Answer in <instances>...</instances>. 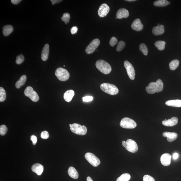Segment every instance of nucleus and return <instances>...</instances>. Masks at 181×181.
Returning <instances> with one entry per match:
<instances>
[{"label": "nucleus", "mask_w": 181, "mask_h": 181, "mask_svg": "<svg viewBox=\"0 0 181 181\" xmlns=\"http://www.w3.org/2000/svg\"><path fill=\"white\" fill-rule=\"evenodd\" d=\"M163 83L162 80L158 79L156 82H151L146 87V90L148 94H154L156 92H161L163 89Z\"/></svg>", "instance_id": "1"}, {"label": "nucleus", "mask_w": 181, "mask_h": 181, "mask_svg": "<svg viewBox=\"0 0 181 181\" xmlns=\"http://www.w3.org/2000/svg\"><path fill=\"white\" fill-rule=\"evenodd\" d=\"M96 66L99 70L104 74H108L112 70L110 65L103 60H99L97 61Z\"/></svg>", "instance_id": "2"}, {"label": "nucleus", "mask_w": 181, "mask_h": 181, "mask_svg": "<svg viewBox=\"0 0 181 181\" xmlns=\"http://www.w3.org/2000/svg\"><path fill=\"white\" fill-rule=\"evenodd\" d=\"M100 88L103 91L110 95H116L119 92L118 88L116 86L109 83H103L101 84L100 85Z\"/></svg>", "instance_id": "3"}, {"label": "nucleus", "mask_w": 181, "mask_h": 181, "mask_svg": "<svg viewBox=\"0 0 181 181\" xmlns=\"http://www.w3.org/2000/svg\"><path fill=\"white\" fill-rule=\"evenodd\" d=\"M71 131L75 134L79 135H85L87 133V127L85 125H81L78 123L69 124Z\"/></svg>", "instance_id": "4"}, {"label": "nucleus", "mask_w": 181, "mask_h": 181, "mask_svg": "<svg viewBox=\"0 0 181 181\" xmlns=\"http://www.w3.org/2000/svg\"><path fill=\"white\" fill-rule=\"evenodd\" d=\"M122 144L127 151L131 153H136L138 150L137 143L132 139H128L126 142L122 141Z\"/></svg>", "instance_id": "5"}, {"label": "nucleus", "mask_w": 181, "mask_h": 181, "mask_svg": "<svg viewBox=\"0 0 181 181\" xmlns=\"http://www.w3.org/2000/svg\"><path fill=\"white\" fill-rule=\"evenodd\" d=\"M55 75L58 79L61 81H65L69 79V72L65 69L59 67L55 72Z\"/></svg>", "instance_id": "6"}, {"label": "nucleus", "mask_w": 181, "mask_h": 181, "mask_svg": "<svg viewBox=\"0 0 181 181\" xmlns=\"http://www.w3.org/2000/svg\"><path fill=\"white\" fill-rule=\"evenodd\" d=\"M120 125L122 128L127 129H134L137 126L135 121L128 118H123L120 121Z\"/></svg>", "instance_id": "7"}, {"label": "nucleus", "mask_w": 181, "mask_h": 181, "mask_svg": "<svg viewBox=\"0 0 181 181\" xmlns=\"http://www.w3.org/2000/svg\"><path fill=\"white\" fill-rule=\"evenodd\" d=\"M24 94L33 101L37 102L39 99L38 94L30 86H28L24 90Z\"/></svg>", "instance_id": "8"}, {"label": "nucleus", "mask_w": 181, "mask_h": 181, "mask_svg": "<svg viewBox=\"0 0 181 181\" xmlns=\"http://www.w3.org/2000/svg\"><path fill=\"white\" fill-rule=\"evenodd\" d=\"M86 159L89 163L94 167H97L100 164V160L93 154L86 153L85 156Z\"/></svg>", "instance_id": "9"}, {"label": "nucleus", "mask_w": 181, "mask_h": 181, "mask_svg": "<svg viewBox=\"0 0 181 181\" xmlns=\"http://www.w3.org/2000/svg\"><path fill=\"white\" fill-rule=\"evenodd\" d=\"M100 44V41L99 39H94L86 48V53L88 54H92L95 51Z\"/></svg>", "instance_id": "10"}, {"label": "nucleus", "mask_w": 181, "mask_h": 181, "mask_svg": "<svg viewBox=\"0 0 181 181\" xmlns=\"http://www.w3.org/2000/svg\"><path fill=\"white\" fill-rule=\"evenodd\" d=\"M124 66L126 69L127 75L131 80H133L135 79V72L134 67L132 64L128 61L124 62Z\"/></svg>", "instance_id": "11"}, {"label": "nucleus", "mask_w": 181, "mask_h": 181, "mask_svg": "<svg viewBox=\"0 0 181 181\" xmlns=\"http://www.w3.org/2000/svg\"><path fill=\"white\" fill-rule=\"evenodd\" d=\"M110 11V8L105 3L102 4L98 10V15L100 17H104L108 15Z\"/></svg>", "instance_id": "12"}, {"label": "nucleus", "mask_w": 181, "mask_h": 181, "mask_svg": "<svg viewBox=\"0 0 181 181\" xmlns=\"http://www.w3.org/2000/svg\"><path fill=\"white\" fill-rule=\"evenodd\" d=\"M131 27L133 30L137 31H140L143 29L144 26L141 20L139 18H137L133 21Z\"/></svg>", "instance_id": "13"}, {"label": "nucleus", "mask_w": 181, "mask_h": 181, "mask_svg": "<svg viewBox=\"0 0 181 181\" xmlns=\"http://www.w3.org/2000/svg\"><path fill=\"white\" fill-rule=\"evenodd\" d=\"M171 156L169 154L165 153L163 154L160 158V160L162 165L168 166L171 163Z\"/></svg>", "instance_id": "14"}, {"label": "nucleus", "mask_w": 181, "mask_h": 181, "mask_svg": "<svg viewBox=\"0 0 181 181\" xmlns=\"http://www.w3.org/2000/svg\"><path fill=\"white\" fill-rule=\"evenodd\" d=\"M178 119L176 117H173L171 118L162 122V124L166 127H173L178 124Z\"/></svg>", "instance_id": "15"}, {"label": "nucleus", "mask_w": 181, "mask_h": 181, "mask_svg": "<svg viewBox=\"0 0 181 181\" xmlns=\"http://www.w3.org/2000/svg\"><path fill=\"white\" fill-rule=\"evenodd\" d=\"M163 136L164 137L167 138L168 142H171L177 138L178 135L177 133L174 132H166L163 133Z\"/></svg>", "instance_id": "16"}, {"label": "nucleus", "mask_w": 181, "mask_h": 181, "mask_svg": "<svg viewBox=\"0 0 181 181\" xmlns=\"http://www.w3.org/2000/svg\"><path fill=\"white\" fill-rule=\"evenodd\" d=\"M32 170L33 172L35 173L38 176L42 174L44 170V167L41 164L36 163L32 166Z\"/></svg>", "instance_id": "17"}, {"label": "nucleus", "mask_w": 181, "mask_h": 181, "mask_svg": "<svg viewBox=\"0 0 181 181\" xmlns=\"http://www.w3.org/2000/svg\"><path fill=\"white\" fill-rule=\"evenodd\" d=\"M129 13L128 10L122 8L119 9L116 13V17L118 19H121L123 18H127L129 17Z\"/></svg>", "instance_id": "18"}, {"label": "nucleus", "mask_w": 181, "mask_h": 181, "mask_svg": "<svg viewBox=\"0 0 181 181\" xmlns=\"http://www.w3.org/2000/svg\"><path fill=\"white\" fill-rule=\"evenodd\" d=\"M165 30L164 26L163 25H158L154 27L152 29V32L153 34L155 35H159L163 34Z\"/></svg>", "instance_id": "19"}, {"label": "nucleus", "mask_w": 181, "mask_h": 181, "mask_svg": "<svg viewBox=\"0 0 181 181\" xmlns=\"http://www.w3.org/2000/svg\"><path fill=\"white\" fill-rule=\"evenodd\" d=\"M49 52V46L48 44L45 45L42 51L41 57L42 61H46L48 59Z\"/></svg>", "instance_id": "20"}, {"label": "nucleus", "mask_w": 181, "mask_h": 181, "mask_svg": "<svg viewBox=\"0 0 181 181\" xmlns=\"http://www.w3.org/2000/svg\"><path fill=\"white\" fill-rule=\"evenodd\" d=\"M75 94V92L73 90H67L64 94L63 98L66 101L69 102L72 99Z\"/></svg>", "instance_id": "21"}, {"label": "nucleus", "mask_w": 181, "mask_h": 181, "mask_svg": "<svg viewBox=\"0 0 181 181\" xmlns=\"http://www.w3.org/2000/svg\"><path fill=\"white\" fill-rule=\"evenodd\" d=\"M165 104L168 106L180 108L181 107V100L177 99L168 100L166 102Z\"/></svg>", "instance_id": "22"}, {"label": "nucleus", "mask_w": 181, "mask_h": 181, "mask_svg": "<svg viewBox=\"0 0 181 181\" xmlns=\"http://www.w3.org/2000/svg\"><path fill=\"white\" fill-rule=\"evenodd\" d=\"M68 174L71 178L77 179L79 178V174L76 169L73 167H70L68 171Z\"/></svg>", "instance_id": "23"}, {"label": "nucleus", "mask_w": 181, "mask_h": 181, "mask_svg": "<svg viewBox=\"0 0 181 181\" xmlns=\"http://www.w3.org/2000/svg\"><path fill=\"white\" fill-rule=\"evenodd\" d=\"M13 27L11 25H7L4 26L3 28V34L5 36H7L13 32Z\"/></svg>", "instance_id": "24"}, {"label": "nucleus", "mask_w": 181, "mask_h": 181, "mask_svg": "<svg viewBox=\"0 0 181 181\" xmlns=\"http://www.w3.org/2000/svg\"><path fill=\"white\" fill-rule=\"evenodd\" d=\"M170 2L166 0H158L153 3V5L156 7H163L170 5Z\"/></svg>", "instance_id": "25"}, {"label": "nucleus", "mask_w": 181, "mask_h": 181, "mask_svg": "<svg viewBox=\"0 0 181 181\" xmlns=\"http://www.w3.org/2000/svg\"><path fill=\"white\" fill-rule=\"evenodd\" d=\"M27 77L26 75H22L20 78V79L16 82V87L17 89H19L21 86H23L26 83Z\"/></svg>", "instance_id": "26"}, {"label": "nucleus", "mask_w": 181, "mask_h": 181, "mask_svg": "<svg viewBox=\"0 0 181 181\" xmlns=\"http://www.w3.org/2000/svg\"><path fill=\"white\" fill-rule=\"evenodd\" d=\"M166 42L164 41H157L155 43V46L158 50L162 51L164 50L165 48Z\"/></svg>", "instance_id": "27"}, {"label": "nucleus", "mask_w": 181, "mask_h": 181, "mask_svg": "<svg viewBox=\"0 0 181 181\" xmlns=\"http://www.w3.org/2000/svg\"><path fill=\"white\" fill-rule=\"evenodd\" d=\"M180 61L177 59H175L171 61L169 63L170 69L171 70L174 71L176 70L179 66Z\"/></svg>", "instance_id": "28"}, {"label": "nucleus", "mask_w": 181, "mask_h": 181, "mask_svg": "<svg viewBox=\"0 0 181 181\" xmlns=\"http://www.w3.org/2000/svg\"><path fill=\"white\" fill-rule=\"evenodd\" d=\"M131 176L128 174H124L117 179L116 181H128L130 180Z\"/></svg>", "instance_id": "29"}, {"label": "nucleus", "mask_w": 181, "mask_h": 181, "mask_svg": "<svg viewBox=\"0 0 181 181\" xmlns=\"http://www.w3.org/2000/svg\"><path fill=\"white\" fill-rule=\"evenodd\" d=\"M6 98V93L5 90L3 87H0V102L5 101Z\"/></svg>", "instance_id": "30"}, {"label": "nucleus", "mask_w": 181, "mask_h": 181, "mask_svg": "<svg viewBox=\"0 0 181 181\" xmlns=\"http://www.w3.org/2000/svg\"><path fill=\"white\" fill-rule=\"evenodd\" d=\"M139 49L143 54L145 55H147L148 54V49L147 46L145 44H141L139 45Z\"/></svg>", "instance_id": "31"}, {"label": "nucleus", "mask_w": 181, "mask_h": 181, "mask_svg": "<svg viewBox=\"0 0 181 181\" xmlns=\"http://www.w3.org/2000/svg\"><path fill=\"white\" fill-rule=\"evenodd\" d=\"M70 18V15L69 13H65L63 14L61 19L63 21L65 22V24H67L69 22Z\"/></svg>", "instance_id": "32"}, {"label": "nucleus", "mask_w": 181, "mask_h": 181, "mask_svg": "<svg viewBox=\"0 0 181 181\" xmlns=\"http://www.w3.org/2000/svg\"><path fill=\"white\" fill-rule=\"evenodd\" d=\"M24 59V55L22 54H20L16 57V63L18 65H20L23 62Z\"/></svg>", "instance_id": "33"}, {"label": "nucleus", "mask_w": 181, "mask_h": 181, "mask_svg": "<svg viewBox=\"0 0 181 181\" xmlns=\"http://www.w3.org/2000/svg\"><path fill=\"white\" fill-rule=\"evenodd\" d=\"M125 46V43L123 41H120L118 44L116 48L117 51L120 52L124 48Z\"/></svg>", "instance_id": "34"}, {"label": "nucleus", "mask_w": 181, "mask_h": 181, "mask_svg": "<svg viewBox=\"0 0 181 181\" xmlns=\"http://www.w3.org/2000/svg\"><path fill=\"white\" fill-rule=\"evenodd\" d=\"M7 128L5 125H2L0 126V135H5L7 133Z\"/></svg>", "instance_id": "35"}, {"label": "nucleus", "mask_w": 181, "mask_h": 181, "mask_svg": "<svg viewBox=\"0 0 181 181\" xmlns=\"http://www.w3.org/2000/svg\"><path fill=\"white\" fill-rule=\"evenodd\" d=\"M118 42V40L117 39L114 37H113L111 38L110 44L111 46H114Z\"/></svg>", "instance_id": "36"}, {"label": "nucleus", "mask_w": 181, "mask_h": 181, "mask_svg": "<svg viewBox=\"0 0 181 181\" xmlns=\"http://www.w3.org/2000/svg\"><path fill=\"white\" fill-rule=\"evenodd\" d=\"M143 180L144 181H155L154 178L148 175H146L144 176Z\"/></svg>", "instance_id": "37"}, {"label": "nucleus", "mask_w": 181, "mask_h": 181, "mask_svg": "<svg viewBox=\"0 0 181 181\" xmlns=\"http://www.w3.org/2000/svg\"><path fill=\"white\" fill-rule=\"evenodd\" d=\"M41 137L43 139H46L48 138L49 137L48 133L46 131H42L41 133Z\"/></svg>", "instance_id": "38"}, {"label": "nucleus", "mask_w": 181, "mask_h": 181, "mask_svg": "<svg viewBox=\"0 0 181 181\" xmlns=\"http://www.w3.org/2000/svg\"><path fill=\"white\" fill-rule=\"evenodd\" d=\"M93 98L92 96H87L82 98L83 101L85 102H89L93 100Z\"/></svg>", "instance_id": "39"}, {"label": "nucleus", "mask_w": 181, "mask_h": 181, "mask_svg": "<svg viewBox=\"0 0 181 181\" xmlns=\"http://www.w3.org/2000/svg\"><path fill=\"white\" fill-rule=\"evenodd\" d=\"M31 140L33 142V144L35 145L37 142V137L35 135H33L31 137Z\"/></svg>", "instance_id": "40"}, {"label": "nucleus", "mask_w": 181, "mask_h": 181, "mask_svg": "<svg viewBox=\"0 0 181 181\" xmlns=\"http://www.w3.org/2000/svg\"><path fill=\"white\" fill-rule=\"evenodd\" d=\"M78 30V28L77 27L74 26L71 28V31L72 34H75L77 33Z\"/></svg>", "instance_id": "41"}, {"label": "nucleus", "mask_w": 181, "mask_h": 181, "mask_svg": "<svg viewBox=\"0 0 181 181\" xmlns=\"http://www.w3.org/2000/svg\"><path fill=\"white\" fill-rule=\"evenodd\" d=\"M50 1L52 3V5H54L55 4L60 3L62 1H61V0H51Z\"/></svg>", "instance_id": "42"}, {"label": "nucleus", "mask_w": 181, "mask_h": 181, "mask_svg": "<svg viewBox=\"0 0 181 181\" xmlns=\"http://www.w3.org/2000/svg\"><path fill=\"white\" fill-rule=\"evenodd\" d=\"M22 1L21 0H12V3L14 5H16L20 3Z\"/></svg>", "instance_id": "43"}, {"label": "nucleus", "mask_w": 181, "mask_h": 181, "mask_svg": "<svg viewBox=\"0 0 181 181\" xmlns=\"http://www.w3.org/2000/svg\"><path fill=\"white\" fill-rule=\"evenodd\" d=\"M178 154L177 153H175L173 155V158L175 160H176L178 159Z\"/></svg>", "instance_id": "44"}, {"label": "nucleus", "mask_w": 181, "mask_h": 181, "mask_svg": "<svg viewBox=\"0 0 181 181\" xmlns=\"http://www.w3.org/2000/svg\"><path fill=\"white\" fill-rule=\"evenodd\" d=\"M87 181H93L92 180V179L90 177L88 176L87 178Z\"/></svg>", "instance_id": "45"}, {"label": "nucleus", "mask_w": 181, "mask_h": 181, "mask_svg": "<svg viewBox=\"0 0 181 181\" xmlns=\"http://www.w3.org/2000/svg\"><path fill=\"white\" fill-rule=\"evenodd\" d=\"M129 1V2H131V1H135V0H126V1Z\"/></svg>", "instance_id": "46"}]
</instances>
